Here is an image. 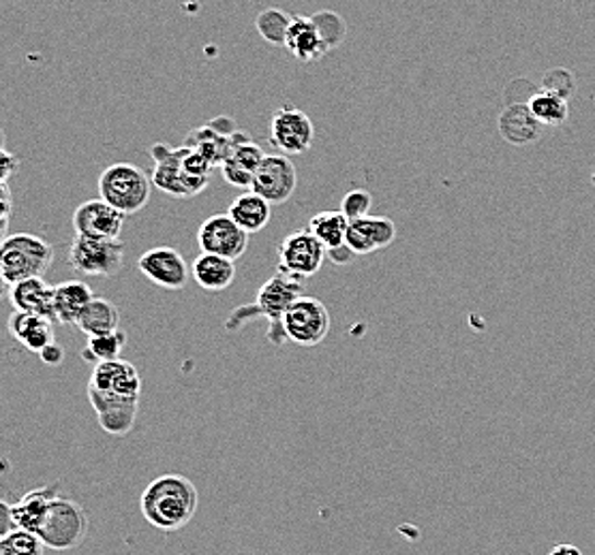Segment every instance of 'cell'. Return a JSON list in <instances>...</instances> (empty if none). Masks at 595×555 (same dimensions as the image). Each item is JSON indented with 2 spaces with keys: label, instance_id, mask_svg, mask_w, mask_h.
Instances as JSON below:
<instances>
[{
  "label": "cell",
  "instance_id": "6da1fadb",
  "mask_svg": "<svg viewBox=\"0 0 595 555\" xmlns=\"http://www.w3.org/2000/svg\"><path fill=\"white\" fill-rule=\"evenodd\" d=\"M198 505L200 496L193 481L174 472L155 479L140 498L144 519L162 532L182 530L195 517Z\"/></svg>",
  "mask_w": 595,
  "mask_h": 555
},
{
  "label": "cell",
  "instance_id": "7a4b0ae2",
  "mask_svg": "<svg viewBox=\"0 0 595 555\" xmlns=\"http://www.w3.org/2000/svg\"><path fill=\"white\" fill-rule=\"evenodd\" d=\"M302 282L305 280H298V278H291L283 272H276L258 291L255 303L240 305L229 314L225 329L238 331L242 325H247L253 318H266L272 345H276V347L285 345L287 338L283 334V316L289 310V305L302 295V287H305Z\"/></svg>",
  "mask_w": 595,
  "mask_h": 555
},
{
  "label": "cell",
  "instance_id": "3957f363",
  "mask_svg": "<svg viewBox=\"0 0 595 555\" xmlns=\"http://www.w3.org/2000/svg\"><path fill=\"white\" fill-rule=\"evenodd\" d=\"M55 261V249L50 242L31 236L13 233L0 242V267L9 285L44 278Z\"/></svg>",
  "mask_w": 595,
  "mask_h": 555
},
{
  "label": "cell",
  "instance_id": "277c9868",
  "mask_svg": "<svg viewBox=\"0 0 595 555\" xmlns=\"http://www.w3.org/2000/svg\"><path fill=\"white\" fill-rule=\"evenodd\" d=\"M151 178L131 162H114L99 178V197L122 216H133L151 202Z\"/></svg>",
  "mask_w": 595,
  "mask_h": 555
},
{
  "label": "cell",
  "instance_id": "5b68a950",
  "mask_svg": "<svg viewBox=\"0 0 595 555\" xmlns=\"http://www.w3.org/2000/svg\"><path fill=\"white\" fill-rule=\"evenodd\" d=\"M155 158V171L151 182L169 197L176 200H189L206 191L209 178L193 176L185 165V152L180 148H171L167 144H155L151 148Z\"/></svg>",
  "mask_w": 595,
  "mask_h": 555
},
{
  "label": "cell",
  "instance_id": "8992f818",
  "mask_svg": "<svg viewBox=\"0 0 595 555\" xmlns=\"http://www.w3.org/2000/svg\"><path fill=\"white\" fill-rule=\"evenodd\" d=\"M91 521L82 506L73 500L56 496L50 505V512L39 530V539L46 547L56 552H69L84 543Z\"/></svg>",
  "mask_w": 595,
  "mask_h": 555
},
{
  "label": "cell",
  "instance_id": "52a82bcc",
  "mask_svg": "<svg viewBox=\"0 0 595 555\" xmlns=\"http://www.w3.org/2000/svg\"><path fill=\"white\" fill-rule=\"evenodd\" d=\"M140 396L142 378L133 363L116 359L95 365L88 383L91 402H140Z\"/></svg>",
  "mask_w": 595,
  "mask_h": 555
},
{
  "label": "cell",
  "instance_id": "ba28073f",
  "mask_svg": "<svg viewBox=\"0 0 595 555\" xmlns=\"http://www.w3.org/2000/svg\"><path fill=\"white\" fill-rule=\"evenodd\" d=\"M330 325L332 318L325 303L307 295H300L283 316V334L287 342L305 349L322 345L330 334Z\"/></svg>",
  "mask_w": 595,
  "mask_h": 555
},
{
  "label": "cell",
  "instance_id": "9c48e42d",
  "mask_svg": "<svg viewBox=\"0 0 595 555\" xmlns=\"http://www.w3.org/2000/svg\"><path fill=\"white\" fill-rule=\"evenodd\" d=\"M69 263L80 274L109 278L124 265V244L120 240H91L75 236L69 249Z\"/></svg>",
  "mask_w": 595,
  "mask_h": 555
},
{
  "label": "cell",
  "instance_id": "30bf717a",
  "mask_svg": "<svg viewBox=\"0 0 595 555\" xmlns=\"http://www.w3.org/2000/svg\"><path fill=\"white\" fill-rule=\"evenodd\" d=\"M276 253H278V272L298 280H307L316 276L322 269L328 256L320 240L309 229L289 233L278 244Z\"/></svg>",
  "mask_w": 595,
  "mask_h": 555
},
{
  "label": "cell",
  "instance_id": "8fae6325",
  "mask_svg": "<svg viewBox=\"0 0 595 555\" xmlns=\"http://www.w3.org/2000/svg\"><path fill=\"white\" fill-rule=\"evenodd\" d=\"M316 142V126L311 118L294 107L283 105L274 111L271 122V144L285 156L305 154Z\"/></svg>",
  "mask_w": 595,
  "mask_h": 555
},
{
  "label": "cell",
  "instance_id": "7c38bea8",
  "mask_svg": "<svg viewBox=\"0 0 595 555\" xmlns=\"http://www.w3.org/2000/svg\"><path fill=\"white\" fill-rule=\"evenodd\" d=\"M298 186L296 165L285 154H266L260 169L255 171L251 191L266 202L285 203Z\"/></svg>",
  "mask_w": 595,
  "mask_h": 555
},
{
  "label": "cell",
  "instance_id": "4fadbf2b",
  "mask_svg": "<svg viewBox=\"0 0 595 555\" xmlns=\"http://www.w3.org/2000/svg\"><path fill=\"white\" fill-rule=\"evenodd\" d=\"M198 244L202 253L236 261L249 249V233H245L227 214H215L202 222Z\"/></svg>",
  "mask_w": 595,
  "mask_h": 555
},
{
  "label": "cell",
  "instance_id": "5bb4252c",
  "mask_svg": "<svg viewBox=\"0 0 595 555\" xmlns=\"http://www.w3.org/2000/svg\"><path fill=\"white\" fill-rule=\"evenodd\" d=\"M138 267L153 285L167 291L185 289L191 278V265H187L185 256L169 246H157L142 254Z\"/></svg>",
  "mask_w": 595,
  "mask_h": 555
},
{
  "label": "cell",
  "instance_id": "9a60e30c",
  "mask_svg": "<svg viewBox=\"0 0 595 555\" xmlns=\"http://www.w3.org/2000/svg\"><path fill=\"white\" fill-rule=\"evenodd\" d=\"M264 156L266 154L255 142H251L245 133L236 131L231 137V148L227 152L225 160L221 162L225 182L236 189L251 191L255 171L260 169Z\"/></svg>",
  "mask_w": 595,
  "mask_h": 555
},
{
  "label": "cell",
  "instance_id": "2e32d148",
  "mask_svg": "<svg viewBox=\"0 0 595 555\" xmlns=\"http://www.w3.org/2000/svg\"><path fill=\"white\" fill-rule=\"evenodd\" d=\"M124 218L120 212L109 207L102 200L82 203L73 212V229L80 238L91 240H120V233L124 229Z\"/></svg>",
  "mask_w": 595,
  "mask_h": 555
},
{
  "label": "cell",
  "instance_id": "e0dca14e",
  "mask_svg": "<svg viewBox=\"0 0 595 555\" xmlns=\"http://www.w3.org/2000/svg\"><path fill=\"white\" fill-rule=\"evenodd\" d=\"M396 240V225L385 216H365L352 220L347 227L345 244L356 256L378 253Z\"/></svg>",
  "mask_w": 595,
  "mask_h": 555
},
{
  "label": "cell",
  "instance_id": "ac0fdd59",
  "mask_svg": "<svg viewBox=\"0 0 595 555\" xmlns=\"http://www.w3.org/2000/svg\"><path fill=\"white\" fill-rule=\"evenodd\" d=\"M497 129L510 146L519 148L536 144L544 133V126L536 120L527 102H508L499 113Z\"/></svg>",
  "mask_w": 595,
  "mask_h": 555
},
{
  "label": "cell",
  "instance_id": "d6986e66",
  "mask_svg": "<svg viewBox=\"0 0 595 555\" xmlns=\"http://www.w3.org/2000/svg\"><path fill=\"white\" fill-rule=\"evenodd\" d=\"M11 303L17 312L55 321V287L44 278H28L11 285Z\"/></svg>",
  "mask_w": 595,
  "mask_h": 555
},
{
  "label": "cell",
  "instance_id": "ffe728a7",
  "mask_svg": "<svg viewBox=\"0 0 595 555\" xmlns=\"http://www.w3.org/2000/svg\"><path fill=\"white\" fill-rule=\"evenodd\" d=\"M9 334L31 353H41L48 345L55 342V321L26 314V312H13L7 323Z\"/></svg>",
  "mask_w": 595,
  "mask_h": 555
},
{
  "label": "cell",
  "instance_id": "44dd1931",
  "mask_svg": "<svg viewBox=\"0 0 595 555\" xmlns=\"http://www.w3.org/2000/svg\"><path fill=\"white\" fill-rule=\"evenodd\" d=\"M285 48L291 51V56L298 58L300 62L322 60L325 53L330 51L325 48L313 20L305 17V15L291 17V26H289V33H287V39H285Z\"/></svg>",
  "mask_w": 595,
  "mask_h": 555
},
{
  "label": "cell",
  "instance_id": "7402d4cb",
  "mask_svg": "<svg viewBox=\"0 0 595 555\" xmlns=\"http://www.w3.org/2000/svg\"><path fill=\"white\" fill-rule=\"evenodd\" d=\"M56 496L58 494H56L55 487H37V490H31L28 494H24L15 505H11L15 526L20 530H28V532L39 534Z\"/></svg>",
  "mask_w": 595,
  "mask_h": 555
},
{
  "label": "cell",
  "instance_id": "603a6c76",
  "mask_svg": "<svg viewBox=\"0 0 595 555\" xmlns=\"http://www.w3.org/2000/svg\"><path fill=\"white\" fill-rule=\"evenodd\" d=\"M227 216L245 231V233H260L269 227L272 216V205L264 197L255 195L253 191H245L238 195L229 209Z\"/></svg>",
  "mask_w": 595,
  "mask_h": 555
},
{
  "label": "cell",
  "instance_id": "cb8c5ba5",
  "mask_svg": "<svg viewBox=\"0 0 595 555\" xmlns=\"http://www.w3.org/2000/svg\"><path fill=\"white\" fill-rule=\"evenodd\" d=\"M191 276L204 291L218 293L231 287L236 278V265L234 261L217 254L202 253L191 263Z\"/></svg>",
  "mask_w": 595,
  "mask_h": 555
},
{
  "label": "cell",
  "instance_id": "d4e9b609",
  "mask_svg": "<svg viewBox=\"0 0 595 555\" xmlns=\"http://www.w3.org/2000/svg\"><path fill=\"white\" fill-rule=\"evenodd\" d=\"M95 300L93 289L82 280H67L55 287V316L60 325H75L84 307Z\"/></svg>",
  "mask_w": 595,
  "mask_h": 555
},
{
  "label": "cell",
  "instance_id": "484cf974",
  "mask_svg": "<svg viewBox=\"0 0 595 555\" xmlns=\"http://www.w3.org/2000/svg\"><path fill=\"white\" fill-rule=\"evenodd\" d=\"M97 421L109 436H127L138 419L140 402H91Z\"/></svg>",
  "mask_w": 595,
  "mask_h": 555
},
{
  "label": "cell",
  "instance_id": "4316f807",
  "mask_svg": "<svg viewBox=\"0 0 595 555\" xmlns=\"http://www.w3.org/2000/svg\"><path fill=\"white\" fill-rule=\"evenodd\" d=\"M75 325L86 336L116 331V329H120V312L106 298H95L93 302L84 307V312L80 314Z\"/></svg>",
  "mask_w": 595,
  "mask_h": 555
},
{
  "label": "cell",
  "instance_id": "83f0119b",
  "mask_svg": "<svg viewBox=\"0 0 595 555\" xmlns=\"http://www.w3.org/2000/svg\"><path fill=\"white\" fill-rule=\"evenodd\" d=\"M231 137L234 135H229V137L221 135L217 129H213L211 124H206V126L193 129L187 135V140H185L182 146L198 152L200 156H204L209 160L211 167H215V165H221L225 160L227 152L231 148Z\"/></svg>",
  "mask_w": 595,
  "mask_h": 555
},
{
  "label": "cell",
  "instance_id": "f1b7e54d",
  "mask_svg": "<svg viewBox=\"0 0 595 555\" xmlns=\"http://www.w3.org/2000/svg\"><path fill=\"white\" fill-rule=\"evenodd\" d=\"M347 227H349V220L341 212H320L311 218L307 229L320 240V244L324 246L328 254L347 246L345 244Z\"/></svg>",
  "mask_w": 595,
  "mask_h": 555
},
{
  "label": "cell",
  "instance_id": "f546056e",
  "mask_svg": "<svg viewBox=\"0 0 595 555\" xmlns=\"http://www.w3.org/2000/svg\"><path fill=\"white\" fill-rule=\"evenodd\" d=\"M124 347H127V334L120 329L88 336L82 359L88 363H95V365L106 363V361H116V359H120Z\"/></svg>",
  "mask_w": 595,
  "mask_h": 555
},
{
  "label": "cell",
  "instance_id": "4dcf8cb0",
  "mask_svg": "<svg viewBox=\"0 0 595 555\" xmlns=\"http://www.w3.org/2000/svg\"><path fill=\"white\" fill-rule=\"evenodd\" d=\"M527 105L542 126H561L570 116V107H568L566 99L557 97L552 93H546L542 88L529 97Z\"/></svg>",
  "mask_w": 595,
  "mask_h": 555
},
{
  "label": "cell",
  "instance_id": "1f68e13d",
  "mask_svg": "<svg viewBox=\"0 0 595 555\" xmlns=\"http://www.w3.org/2000/svg\"><path fill=\"white\" fill-rule=\"evenodd\" d=\"M289 26H291V15L285 13L283 9H276V7L264 9L255 20V28H258L260 37L264 41H269L271 46H285Z\"/></svg>",
  "mask_w": 595,
  "mask_h": 555
},
{
  "label": "cell",
  "instance_id": "d6a6232c",
  "mask_svg": "<svg viewBox=\"0 0 595 555\" xmlns=\"http://www.w3.org/2000/svg\"><path fill=\"white\" fill-rule=\"evenodd\" d=\"M311 20L318 26V33H320V37H322V41H324L328 50H334V48H338L345 41V37H347V24H345V20L338 13H334V11H320V13L311 15Z\"/></svg>",
  "mask_w": 595,
  "mask_h": 555
},
{
  "label": "cell",
  "instance_id": "836d02e7",
  "mask_svg": "<svg viewBox=\"0 0 595 555\" xmlns=\"http://www.w3.org/2000/svg\"><path fill=\"white\" fill-rule=\"evenodd\" d=\"M46 554V545L44 541L28 530H20L15 528L11 534H7L2 539V550L0 555H44Z\"/></svg>",
  "mask_w": 595,
  "mask_h": 555
},
{
  "label": "cell",
  "instance_id": "e575fe53",
  "mask_svg": "<svg viewBox=\"0 0 595 555\" xmlns=\"http://www.w3.org/2000/svg\"><path fill=\"white\" fill-rule=\"evenodd\" d=\"M540 88L568 101L576 91V82H574V75L568 69H550L544 75Z\"/></svg>",
  "mask_w": 595,
  "mask_h": 555
},
{
  "label": "cell",
  "instance_id": "d590c367",
  "mask_svg": "<svg viewBox=\"0 0 595 555\" xmlns=\"http://www.w3.org/2000/svg\"><path fill=\"white\" fill-rule=\"evenodd\" d=\"M371 205H373V197H371L369 191H365V189H354V191H349V193L343 197L338 212L352 222V220H358V218L369 216Z\"/></svg>",
  "mask_w": 595,
  "mask_h": 555
},
{
  "label": "cell",
  "instance_id": "8d00e7d4",
  "mask_svg": "<svg viewBox=\"0 0 595 555\" xmlns=\"http://www.w3.org/2000/svg\"><path fill=\"white\" fill-rule=\"evenodd\" d=\"M20 169V158L4 148H0V182L7 184V180Z\"/></svg>",
  "mask_w": 595,
  "mask_h": 555
},
{
  "label": "cell",
  "instance_id": "74e56055",
  "mask_svg": "<svg viewBox=\"0 0 595 555\" xmlns=\"http://www.w3.org/2000/svg\"><path fill=\"white\" fill-rule=\"evenodd\" d=\"M39 359H41L46 365L56 367V365H60V363L64 361V349L55 340L52 345H48V347L39 353Z\"/></svg>",
  "mask_w": 595,
  "mask_h": 555
},
{
  "label": "cell",
  "instance_id": "f35d334b",
  "mask_svg": "<svg viewBox=\"0 0 595 555\" xmlns=\"http://www.w3.org/2000/svg\"><path fill=\"white\" fill-rule=\"evenodd\" d=\"M15 521H13V510L11 505H7L4 500H0V539H4L7 534H11L15 530Z\"/></svg>",
  "mask_w": 595,
  "mask_h": 555
},
{
  "label": "cell",
  "instance_id": "ab89813d",
  "mask_svg": "<svg viewBox=\"0 0 595 555\" xmlns=\"http://www.w3.org/2000/svg\"><path fill=\"white\" fill-rule=\"evenodd\" d=\"M328 256L336 263V265H345V263H349L356 254L352 253L347 246H343V249H338V251H332V253H328Z\"/></svg>",
  "mask_w": 595,
  "mask_h": 555
},
{
  "label": "cell",
  "instance_id": "60d3db41",
  "mask_svg": "<svg viewBox=\"0 0 595 555\" xmlns=\"http://www.w3.org/2000/svg\"><path fill=\"white\" fill-rule=\"evenodd\" d=\"M0 212L11 214V191L4 182H0Z\"/></svg>",
  "mask_w": 595,
  "mask_h": 555
},
{
  "label": "cell",
  "instance_id": "b9f144b4",
  "mask_svg": "<svg viewBox=\"0 0 595 555\" xmlns=\"http://www.w3.org/2000/svg\"><path fill=\"white\" fill-rule=\"evenodd\" d=\"M548 555H583V552H581L579 547H574V545H568V543H563V545H557V547H552V550L548 552Z\"/></svg>",
  "mask_w": 595,
  "mask_h": 555
},
{
  "label": "cell",
  "instance_id": "7bdbcfd3",
  "mask_svg": "<svg viewBox=\"0 0 595 555\" xmlns=\"http://www.w3.org/2000/svg\"><path fill=\"white\" fill-rule=\"evenodd\" d=\"M7 229H9V214L0 212V242L7 238Z\"/></svg>",
  "mask_w": 595,
  "mask_h": 555
},
{
  "label": "cell",
  "instance_id": "ee69618b",
  "mask_svg": "<svg viewBox=\"0 0 595 555\" xmlns=\"http://www.w3.org/2000/svg\"><path fill=\"white\" fill-rule=\"evenodd\" d=\"M11 285L7 282V278H4V274H2V267H0V300L7 295V289H9Z\"/></svg>",
  "mask_w": 595,
  "mask_h": 555
},
{
  "label": "cell",
  "instance_id": "f6af8a7d",
  "mask_svg": "<svg viewBox=\"0 0 595 555\" xmlns=\"http://www.w3.org/2000/svg\"><path fill=\"white\" fill-rule=\"evenodd\" d=\"M2 144H4V137H2V131H0V148H2Z\"/></svg>",
  "mask_w": 595,
  "mask_h": 555
},
{
  "label": "cell",
  "instance_id": "bcb514c9",
  "mask_svg": "<svg viewBox=\"0 0 595 555\" xmlns=\"http://www.w3.org/2000/svg\"><path fill=\"white\" fill-rule=\"evenodd\" d=\"M592 182H594L595 184V171H594V176H592Z\"/></svg>",
  "mask_w": 595,
  "mask_h": 555
},
{
  "label": "cell",
  "instance_id": "7dc6e473",
  "mask_svg": "<svg viewBox=\"0 0 595 555\" xmlns=\"http://www.w3.org/2000/svg\"><path fill=\"white\" fill-rule=\"evenodd\" d=\"M0 550H2V539H0Z\"/></svg>",
  "mask_w": 595,
  "mask_h": 555
}]
</instances>
